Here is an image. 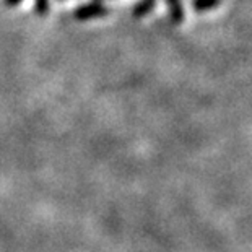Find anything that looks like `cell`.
<instances>
[{
	"label": "cell",
	"instance_id": "6da1fadb",
	"mask_svg": "<svg viewBox=\"0 0 252 252\" xmlns=\"http://www.w3.org/2000/svg\"><path fill=\"white\" fill-rule=\"evenodd\" d=\"M108 13H109V8L106 7L103 2H98V0H93V2H90V3H83L75 8V18L82 20V21L106 17Z\"/></svg>",
	"mask_w": 252,
	"mask_h": 252
},
{
	"label": "cell",
	"instance_id": "7a4b0ae2",
	"mask_svg": "<svg viewBox=\"0 0 252 252\" xmlns=\"http://www.w3.org/2000/svg\"><path fill=\"white\" fill-rule=\"evenodd\" d=\"M169 8V18L174 25H181L184 20V7H182L181 0H166Z\"/></svg>",
	"mask_w": 252,
	"mask_h": 252
},
{
	"label": "cell",
	"instance_id": "8992f818",
	"mask_svg": "<svg viewBox=\"0 0 252 252\" xmlns=\"http://www.w3.org/2000/svg\"><path fill=\"white\" fill-rule=\"evenodd\" d=\"M20 2H23V0H3V3L7 5V7H17Z\"/></svg>",
	"mask_w": 252,
	"mask_h": 252
},
{
	"label": "cell",
	"instance_id": "52a82bcc",
	"mask_svg": "<svg viewBox=\"0 0 252 252\" xmlns=\"http://www.w3.org/2000/svg\"><path fill=\"white\" fill-rule=\"evenodd\" d=\"M59 2H63V0H59Z\"/></svg>",
	"mask_w": 252,
	"mask_h": 252
},
{
	"label": "cell",
	"instance_id": "5b68a950",
	"mask_svg": "<svg viewBox=\"0 0 252 252\" xmlns=\"http://www.w3.org/2000/svg\"><path fill=\"white\" fill-rule=\"evenodd\" d=\"M51 10V0H34V12L39 17H46Z\"/></svg>",
	"mask_w": 252,
	"mask_h": 252
},
{
	"label": "cell",
	"instance_id": "3957f363",
	"mask_svg": "<svg viewBox=\"0 0 252 252\" xmlns=\"http://www.w3.org/2000/svg\"><path fill=\"white\" fill-rule=\"evenodd\" d=\"M155 5H157V0H138V2L133 5L132 8V15L135 18H143L147 17L148 13L153 12Z\"/></svg>",
	"mask_w": 252,
	"mask_h": 252
},
{
	"label": "cell",
	"instance_id": "277c9868",
	"mask_svg": "<svg viewBox=\"0 0 252 252\" xmlns=\"http://www.w3.org/2000/svg\"><path fill=\"white\" fill-rule=\"evenodd\" d=\"M223 0H192V7L197 13H208L218 8Z\"/></svg>",
	"mask_w": 252,
	"mask_h": 252
}]
</instances>
